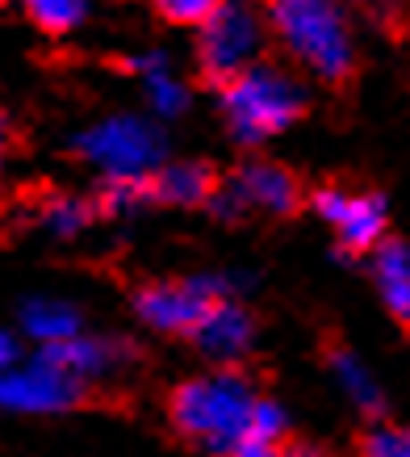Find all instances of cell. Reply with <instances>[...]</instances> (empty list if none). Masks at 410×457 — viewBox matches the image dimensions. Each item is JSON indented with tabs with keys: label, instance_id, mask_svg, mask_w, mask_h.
Masks as SVG:
<instances>
[{
	"label": "cell",
	"instance_id": "obj_26",
	"mask_svg": "<svg viewBox=\"0 0 410 457\" xmlns=\"http://www.w3.org/2000/svg\"><path fill=\"white\" fill-rule=\"evenodd\" d=\"M289 457H323V453H318V449H293Z\"/></svg>",
	"mask_w": 410,
	"mask_h": 457
},
{
	"label": "cell",
	"instance_id": "obj_18",
	"mask_svg": "<svg viewBox=\"0 0 410 457\" xmlns=\"http://www.w3.org/2000/svg\"><path fill=\"white\" fill-rule=\"evenodd\" d=\"M88 222H93V210H88V202H80V197L59 194L42 206V227L55 231V236H76Z\"/></svg>",
	"mask_w": 410,
	"mask_h": 457
},
{
	"label": "cell",
	"instance_id": "obj_15",
	"mask_svg": "<svg viewBox=\"0 0 410 457\" xmlns=\"http://www.w3.org/2000/svg\"><path fill=\"white\" fill-rule=\"evenodd\" d=\"M151 194L168 206H201L214 197V172L205 164H168L151 177Z\"/></svg>",
	"mask_w": 410,
	"mask_h": 457
},
{
	"label": "cell",
	"instance_id": "obj_22",
	"mask_svg": "<svg viewBox=\"0 0 410 457\" xmlns=\"http://www.w3.org/2000/svg\"><path fill=\"white\" fill-rule=\"evenodd\" d=\"M365 457H410V432H394V428L373 432L369 445H365Z\"/></svg>",
	"mask_w": 410,
	"mask_h": 457
},
{
	"label": "cell",
	"instance_id": "obj_23",
	"mask_svg": "<svg viewBox=\"0 0 410 457\" xmlns=\"http://www.w3.org/2000/svg\"><path fill=\"white\" fill-rule=\"evenodd\" d=\"M231 457H289L276 441H264V436H243V441L231 449Z\"/></svg>",
	"mask_w": 410,
	"mask_h": 457
},
{
	"label": "cell",
	"instance_id": "obj_2",
	"mask_svg": "<svg viewBox=\"0 0 410 457\" xmlns=\"http://www.w3.org/2000/svg\"><path fill=\"white\" fill-rule=\"evenodd\" d=\"M273 34L318 80H343L356 63L352 29L335 0H273Z\"/></svg>",
	"mask_w": 410,
	"mask_h": 457
},
{
	"label": "cell",
	"instance_id": "obj_20",
	"mask_svg": "<svg viewBox=\"0 0 410 457\" xmlns=\"http://www.w3.org/2000/svg\"><path fill=\"white\" fill-rule=\"evenodd\" d=\"M151 194V180H105V206L110 210H135Z\"/></svg>",
	"mask_w": 410,
	"mask_h": 457
},
{
	"label": "cell",
	"instance_id": "obj_16",
	"mask_svg": "<svg viewBox=\"0 0 410 457\" xmlns=\"http://www.w3.org/2000/svg\"><path fill=\"white\" fill-rule=\"evenodd\" d=\"M331 370H335V382L343 386V395H348L360 411H381V386H377V378L369 374V365L356 357V353H335V357H331Z\"/></svg>",
	"mask_w": 410,
	"mask_h": 457
},
{
	"label": "cell",
	"instance_id": "obj_19",
	"mask_svg": "<svg viewBox=\"0 0 410 457\" xmlns=\"http://www.w3.org/2000/svg\"><path fill=\"white\" fill-rule=\"evenodd\" d=\"M151 4H155L168 21H176V26H201L222 0H151Z\"/></svg>",
	"mask_w": 410,
	"mask_h": 457
},
{
	"label": "cell",
	"instance_id": "obj_6",
	"mask_svg": "<svg viewBox=\"0 0 410 457\" xmlns=\"http://www.w3.org/2000/svg\"><path fill=\"white\" fill-rule=\"evenodd\" d=\"M84 399L80 378L63 374L59 365H51L46 357L29 361V365H0V407L4 411H21V416H55L68 411Z\"/></svg>",
	"mask_w": 410,
	"mask_h": 457
},
{
	"label": "cell",
	"instance_id": "obj_4",
	"mask_svg": "<svg viewBox=\"0 0 410 457\" xmlns=\"http://www.w3.org/2000/svg\"><path fill=\"white\" fill-rule=\"evenodd\" d=\"M76 152L105 180H151L164 160V135L151 118L138 113H113L88 130H80Z\"/></svg>",
	"mask_w": 410,
	"mask_h": 457
},
{
	"label": "cell",
	"instance_id": "obj_3",
	"mask_svg": "<svg viewBox=\"0 0 410 457\" xmlns=\"http://www.w3.org/2000/svg\"><path fill=\"white\" fill-rule=\"evenodd\" d=\"M301 113V84L281 68L251 63L247 71L222 80V118L234 139L264 143L289 130Z\"/></svg>",
	"mask_w": 410,
	"mask_h": 457
},
{
	"label": "cell",
	"instance_id": "obj_13",
	"mask_svg": "<svg viewBox=\"0 0 410 457\" xmlns=\"http://www.w3.org/2000/svg\"><path fill=\"white\" fill-rule=\"evenodd\" d=\"M373 278H377L385 311L398 323H410V244H381L373 261Z\"/></svg>",
	"mask_w": 410,
	"mask_h": 457
},
{
	"label": "cell",
	"instance_id": "obj_1",
	"mask_svg": "<svg viewBox=\"0 0 410 457\" xmlns=\"http://www.w3.org/2000/svg\"><path fill=\"white\" fill-rule=\"evenodd\" d=\"M256 390L234 370L189 378L172 395V424L189 441L205 445L209 453L231 457V449L243 436H251V411H256Z\"/></svg>",
	"mask_w": 410,
	"mask_h": 457
},
{
	"label": "cell",
	"instance_id": "obj_14",
	"mask_svg": "<svg viewBox=\"0 0 410 457\" xmlns=\"http://www.w3.org/2000/svg\"><path fill=\"white\" fill-rule=\"evenodd\" d=\"M21 332L34 340L38 348H51V345H63L71 336H80V311L59 298H34V303L21 306Z\"/></svg>",
	"mask_w": 410,
	"mask_h": 457
},
{
	"label": "cell",
	"instance_id": "obj_12",
	"mask_svg": "<svg viewBox=\"0 0 410 457\" xmlns=\"http://www.w3.org/2000/svg\"><path fill=\"white\" fill-rule=\"evenodd\" d=\"M135 71L143 76V93L155 118H176L189 110V84H180V76L168 68V59L160 51L135 59Z\"/></svg>",
	"mask_w": 410,
	"mask_h": 457
},
{
	"label": "cell",
	"instance_id": "obj_8",
	"mask_svg": "<svg viewBox=\"0 0 410 457\" xmlns=\"http://www.w3.org/2000/svg\"><path fill=\"white\" fill-rule=\"evenodd\" d=\"M318 219L343 239V248L365 252L377 248L385 236V202L377 194H356V189H318L315 194Z\"/></svg>",
	"mask_w": 410,
	"mask_h": 457
},
{
	"label": "cell",
	"instance_id": "obj_10",
	"mask_svg": "<svg viewBox=\"0 0 410 457\" xmlns=\"http://www.w3.org/2000/svg\"><path fill=\"white\" fill-rule=\"evenodd\" d=\"M251 336H256L251 319H247V311L239 303H231V298H218V303L201 315V323L193 328L197 348H201L209 361H218V365L243 357L247 348H251Z\"/></svg>",
	"mask_w": 410,
	"mask_h": 457
},
{
	"label": "cell",
	"instance_id": "obj_24",
	"mask_svg": "<svg viewBox=\"0 0 410 457\" xmlns=\"http://www.w3.org/2000/svg\"><path fill=\"white\" fill-rule=\"evenodd\" d=\"M9 361H17V345L9 332H0V365H9Z\"/></svg>",
	"mask_w": 410,
	"mask_h": 457
},
{
	"label": "cell",
	"instance_id": "obj_7",
	"mask_svg": "<svg viewBox=\"0 0 410 457\" xmlns=\"http://www.w3.org/2000/svg\"><path fill=\"white\" fill-rule=\"evenodd\" d=\"M231 286L226 278H197V281H164V286H147L138 290L135 311L138 319L164 336H193L209 306L226 298Z\"/></svg>",
	"mask_w": 410,
	"mask_h": 457
},
{
	"label": "cell",
	"instance_id": "obj_9",
	"mask_svg": "<svg viewBox=\"0 0 410 457\" xmlns=\"http://www.w3.org/2000/svg\"><path fill=\"white\" fill-rule=\"evenodd\" d=\"M214 206H218V214H239V210L289 214L298 206V180L276 164H247L226 185V194L214 197Z\"/></svg>",
	"mask_w": 410,
	"mask_h": 457
},
{
	"label": "cell",
	"instance_id": "obj_21",
	"mask_svg": "<svg viewBox=\"0 0 410 457\" xmlns=\"http://www.w3.org/2000/svg\"><path fill=\"white\" fill-rule=\"evenodd\" d=\"M281 432H285V411L268 399H256V411H251V436L281 441Z\"/></svg>",
	"mask_w": 410,
	"mask_h": 457
},
{
	"label": "cell",
	"instance_id": "obj_5",
	"mask_svg": "<svg viewBox=\"0 0 410 457\" xmlns=\"http://www.w3.org/2000/svg\"><path fill=\"white\" fill-rule=\"evenodd\" d=\"M264 55V21L239 0H222L201 21L197 34V59L214 80H231Z\"/></svg>",
	"mask_w": 410,
	"mask_h": 457
},
{
	"label": "cell",
	"instance_id": "obj_25",
	"mask_svg": "<svg viewBox=\"0 0 410 457\" xmlns=\"http://www.w3.org/2000/svg\"><path fill=\"white\" fill-rule=\"evenodd\" d=\"M4 152H9V122H4V113H0V164H4Z\"/></svg>",
	"mask_w": 410,
	"mask_h": 457
},
{
	"label": "cell",
	"instance_id": "obj_11",
	"mask_svg": "<svg viewBox=\"0 0 410 457\" xmlns=\"http://www.w3.org/2000/svg\"><path fill=\"white\" fill-rule=\"evenodd\" d=\"M38 357H46L51 365H59L63 374L80 378V382H93V378H105L110 370H118L126 357V348L118 340H105V336H71L63 345L42 348Z\"/></svg>",
	"mask_w": 410,
	"mask_h": 457
},
{
	"label": "cell",
	"instance_id": "obj_17",
	"mask_svg": "<svg viewBox=\"0 0 410 457\" xmlns=\"http://www.w3.org/2000/svg\"><path fill=\"white\" fill-rule=\"evenodd\" d=\"M29 21L46 34H68L88 17V0H21Z\"/></svg>",
	"mask_w": 410,
	"mask_h": 457
}]
</instances>
